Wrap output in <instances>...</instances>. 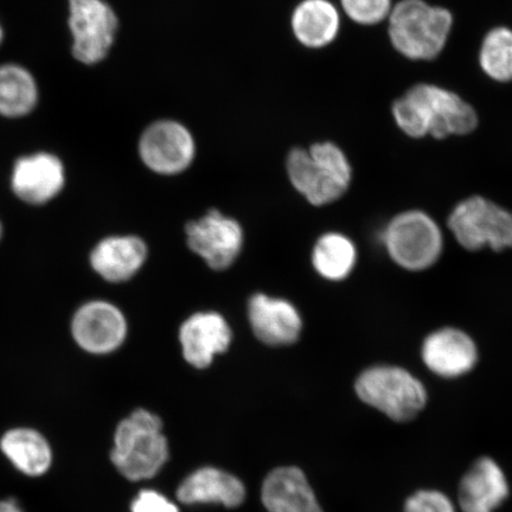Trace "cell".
Listing matches in <instances>:
<instances>
[{
    "label": "cell",
    "instance_id": "cell-9",
    "mask_svg": "<svg viewBox=\"0 0 512 512\" xmlns=\"http://www.w3.org/2000/svg\"><path fill=\"white\" fill-rule=\"evenodd\" d=\"M196 155L195 139L183 124L159 120L143 132L139 156L151 171L172 176L187 170Z\"/></svg>",
    "mask_w": 512,
    "mask_h": 512
},
{
    "label": "cell",
    "instance_id": "cell-8",
    "mask_svg": "<svg viewBox=\"0 0 512 512\" xmlns=\"http://www.w3.org/2000/svg\"><path fill=\"white\" fill-rule=\"evenodd\" d=\"M68 25L73 37L74 59L93 66L110 54L117 38L119 19L106 0H69Z\"/></svg>",
    "mask_w": 512,
    "mask_h": 512
},
{
    "label": "cell",
    "instance_id": "cell-20",
    "mask_svg": "<svg viewBox=\"0 0 512 512\" xmlns=\"http://www.w3.org/2000/svg\"><path fill=\"white\" fill-rule=\"evenodd\" d=\"M291 28L296 40L310 49L328 47L341 29V15L330 0H303L294 9Z\"/></svg>",
    "mask_w": 512,
    "mask_h": 512
},
{
    "label": "cell",
    "instance_id": "cell-1",
    "mask_svg": "<svg viewBox=\"0 0 512 512\" xmlns=\"http://www.w3.org/2000/svg\"><path fill=\"white\" fill-rule=\"evenodd\" d=\"M393 117L408 137L445 139L476 130L478 115L469 102L443 87L420 83L394 102Z\"/></svg>",
    "mask_w": 512,
    "mask_h": 512
},
{
    "label": "cell",
    "instance_id": "cell-28",
    "mask_svg": "<svg viewBox=\"0 0 512 512\" xmlns=\"http://www.w3.org/2000/svg\"><path fill=\"white\" fill-rule=\"evenodd\" d=\"M0 512H24L21 505L14 498H6L0 501Z\"/></svg>",
    "mask_w": 512,
    "mask_h": 512
},
{
    "label": "cell",
    "instance_id": "cell-27",
    "mask_svg": "<svg viewBox=\"0 0 512 512\" xmlns=\"http://www.w3.org/2000/svg\"><path fill=\"white\" fill-rule=\"evenodd\" d=\"M131 512H179L177 505L156 490L146 489L133 499Z\"/></svg>",
    "mask_w": 512,
    "mask_h": 512
},
{
    "label": "cell",
    "instance_id": "cell-7",
    "mask_svg": "<svg viewBox=\"0 0 512 512\" xmlns=\"http://www.w3.org/2000/svg\"><path fill=\"white\" fill-rule=\"evenodd\" d=\"M448 228L459 245L472 252L512 248V214L484 197L460 202L448 217Z\"/></svg>",
    "mask_w": 512,
    "mask_h": 512
},
{
    "label": "cell",
    "instance_id": "cell-30",
    "mask_svg": "<svg viewBox=\"0 0 512 512\" xmlns=\"http://www.w3.org/2000/svg\"><path fill=\"white\" fill-rule=\"evenodd\" d=\"M2 236H3V224H2V222H0V240H2Z\"/></svg>",
    "mask_w": 512,
    "mask_h": 512
},
{
    "label": "cell",
    "instance_id": "cell-6",
    "mask_svg": "<svg viewBox=\"0 0 512 512\" xmlns=\"http://www.w3.org/2000/svg\"><path fill=\"white\" fill-rule=\"evenodd\" d=\"M382 241L395 264L412 272L432 267L444 246L438 224L420 210L395 216L384 229Z\"/></svg>",
    "mask_w": 512,
    "mask_h": 512
},
{
    "label": "cell",
    "instance_id": "cell-15",
    "mask_svg": "<svg viewBox=\"0 0 512 512\" xmlns=\"http://www.w3.org/2000/svg\"><path fill=\"white\" fill-rule=\"evenodd\" d=\"M232 330L220 313L198 312L179 330L184 360L196 369H206L215 356L226 352L232 343Z\"/></svg>",
    "mask_w": 512,
    "mask_h": 512
},
{
    "label": "cell",
    "instance_id": "cell-12",
    "mask_svg": "<svg viewBox=\"0 0 512 512\" xmlns=\"http://www.w3.org/2000/svg\"><path fill=\"white\" fill-rule=\"evenodd\" d=\"M10 183L18 200L30 206H44L61 194L66 185V169L53 153H31L16 160Z\"/></svg>",
    "mask_w": 512,
    "mask_h": 512
},
{
    "label": "cell",
    "instance_id": "cell-22",
    "mask_svg": "<svg viewBox=\"0 0 512 512\" xmlns=\"http://www.w3.org/2000/svg\"><path fill=\"white\" fill-rule=\"evenodd\" d=\"M37 82L27 68L6 63L0 66V115L22 118L35 110Z\"/></svg>",
    "mask_w": 512,
    "mask_h": 512
},
{
    "label": "cell",
    "instance_id": "cell-25",
    "mask_svg": "<svg viewBox=\"0 0 512 512\" xmlns=\"http://www.w3.org/2000/svg\"><path fill=\"white\" fill-rule=\"evenodd\" d=\"M344 14L360 25H376L388 19L392 0H341Z\"/></svg>",
    "mask_w": 512,
    "mask_h": 512
},
{
    "label": "cell",
    "instance_id": "cell-16",
    "mask_svg": "<svg viewBox=\"0 0 512 512\" xmlns=\"http://www.w3.org/2000/svg\"><path fill=\"white\" fill-rule=\"evenodd\" d=\"M248 318L256 338L271 347L296 343L302 334L303 319L285 299L255 294L249 300Z\"/></svg>",
    "mask_w": 512,
    "mask_h": 512
},
{
    "label": "cell",
    "instance_id": "cell-29",
    "mask_svg": "<svg viewBox=\"0 0 512 512\" xmlns=\"http://www.w3.org/2000/svg\"><path fill=\"white\" fill-rule=\"evenodd\" d=\"M3 37H4V32H3L2 25H0V43H2Z\"/></svg>",
    "mask_w": 512,
    "mask_h": 512
},
{
    "label": "cell",
    "instance_id": "cell-21",
    "mask_svg": "<svg viewBox=\"0 0 512 512\" xmlns=\"http://www.w3.org/2000/svg\"><path fill=\"white\" fill-rule=\"evenodd\" d=\"M0 450L25 476L41 477L53 465V450L48 440L32 428L18 427L6 432L0 439Z\"/></svg>",
    "mask_w": 512,
    "mask_h": 512
},
{
    "label": "cell",
    "instance_id": "cell-19",
    "mask_svg": "<svg viewBox=\"0 0 512 512\" xmlns=\"http://www.w3.org/2000/svg\"><path fill=\"white\" fill-rule=\"evenodd\" d=\"M147 247L137 236H111L96 245L91 253L93 270L108 283H123L145 264Z\"/></svg>",
    "mask_w": 512,
    "mask_h": 512
},
{
    "label": "cell",
    "instance_id": "cell-11",
    "mask_svg": "<svg viewBox=\"0 0 512 512\" xmlns=\"http://www.w3.org/2000/svg\"><path fill=\"white\" fill-rule=\"evenodd\" d=\"M70 330L75 343L83 351L107 355L125 342L127 322L117 306L104 300H93L75 312Z\"/></svg>",
    "mask_w": 512,
    "mask_h": 512
},
{
    "label": "cell",
    "instance_id": "cell-4",
    "mask_svg": "<svg viewBox=\"0 0 512 512\" xmlns=\"http://www.w3.org/2000/svg\"><path fill=\"white\" fill-rule=\"evenodd\" d=\"M288 178L313 206H325L341 198L350 187L352 169L347 156L330 142L309 150L294 149L286 162Z\"/></svg>",
    "mask_w": 512,
    "mask_h": 512
},
{
    "label": "cell",
    "instance_id": "cell-2",
    "mask_svg": "<svg viewBox=\"0 0 512 512\" xmlns=\"http://www.w3.org/2000/svg\"><path fill=\"white\" fill-rule=\"evenodd\" d=\"M170 458L169 441L158 415L140 408L120 422L114 434L112 463L131 482L156 477Z\"/></svg>",
    "mask_w": 512,
    "mask_h": 512
},
{
    "label": "cell",
    "instance_id": "cell-3",
    "mask_svg": "<svg viewBox=\"0 0 512 512\" xmlns=\"http://www.w3.org/2000/svg\"><path fill=\"white\" fill-rule=\"evenodd\" d=\"M393 47L414 61H430L444 50L453 27L450 11L425 0H401L388 17Z\"/></svg>",
    "mask_w": 512,
    "mask_h": 512
},
{
    "label": "cell",
    "instance_id": "cell-24",
    "mask_svg": "<svg viewBox=\"0 0 512 512\" xmlns=\"http://www.w3.org/2000/svg\"><path fill=\"white\" fill-rule=\"evenodd\" d=\"M479 64L490 79L502 83L512 81L511 29L499 27L486 34L479 50Z\"/></svg>",
    "mask_w": 512,
    "mask_h": 512
},
{
    "label": "cell",
    "instance_id": "cell-17",
    "mask_svg": "<svg viewBox=\"0 0 512 512\" xmlns=\"http://www.w3.org/2000/svg\"><path fill=\"white\" fill-rule=\"evenodd\" d=\"M261 501L267 512H324L305 472L280 466L262 483Z\"/></svg>",
    "mask_w": 512,
    "mask_h": 512
},
{
    "label": "cell",
    "instance_id": "cell-23",
    "mask_svg": "<svg viewBox=\"0 0 512 512\" xmlns=\"http://www.w3.org/2000/svg\"><path fill=\"white\" fill-rule=\"evenodd\" d=\"M356 261V246L343 234H324L313 247L312 265L320 277L326 280L341 281L348 278Z\"/></svg>",
    "mask_w": 512,
    "mask_h": 512
},
{
    "label": "cell",
    "instance_id": "cell-26",
    "mask_svg": "<svg viewBox=\"0 0 512 512\" xmlns=\"http://www.w3.org/2000/svg\"><path fill=\"white\" fill-rule=\"evenodd\" d=\"M402 512H457V507L445 492L421 489L407 498Z\"/></svg>",
    "mask_w": 512,
    "mask_h": 512
},
{
    "label": "cell",
    "instance_id": "cell-14",
    "mask_svg": "<svg viewBox=\"0 0 512 512\" xmlns=\"http://www.w3.org/2000/svg\"><path fill=\"white\" fill-rule=\"evenodd\" d=\"M510 496V485L495 459L480 457L460 479L458 507L462 512H495Z\"/></svg>",
    "mask_w": 512,
    "mask_h": 512
},
{
    "label": "cell",
    "instance_id": "cell-18",
    "mask_svg": "<svg viewBox=\"0 0 512 512\" xmlns=\"http://www.w3.org/2000/svg\"><path fill=\"white\" fill-rule=\"evenodd\" d=\"M176 496L185 505L221 504L226 508H238L245 502L247 490L242 480L232 473L204 466L183 480Z\"/></svg>",
    "mask_w": 512,
    "mask_h": 512
},
{
    "label": "cell",
    "instance_id": "cell-10",
    "mask_svg": "<svg viewBox=\"0 0 512 512\" xmlns=\"http://www.w3.org/2000/svg\"><path fill=\"white\" fill-rule=\"evenodd\" d=\"M188 246L215 271L227 270L241 252L243 232L238 221L211 210L185 228Z\"/></svg>",
    "mask_w": 512,
    "mask_h": 512
},
{
    "label": "cell",
    "instance_id": "cell-5",
    "mask_svg": "<svg viewBox=\"0 0 512 512\" xmlns=\"http://www.w3.org/2000/svg\"><path fill=\"white\" fill-rule=\"evenodd\" d=\"M357 398L395 422H409L427 406L425 384L411 371L389 364L363 370L355 382Z\"/></svg>",
    "mask_w": 512,
    "mask_h": 512
},
{
    "label": "cell",
    "instance_id": "cell-13",
    "mask_svg": "<svg viewBox=\"0 0 512 512\" xmlns=\"http://www.w3.org/2000/svg\"><path fill=\"white\" fill-rule=\"evenodd\" d=\"M421 358L428 370L441 379L454 380L469 374L478 362L475 341L454 328L434 331L425 339Z\"/></svg>",
    "mask_w": 512,
    "mask_h": 512
}]
</instances>
